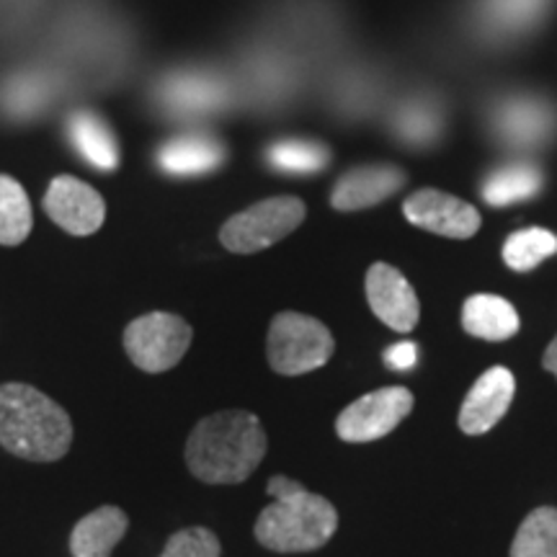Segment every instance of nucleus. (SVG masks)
<instances>
[{
	"label": "nucleus",
	"instance_id": "cd10ccee",
	"mask_svg": "<svg viewBox=\"0 0 557 557\" xmlns=\"http://www.w3.org/2000/svg\"><path fill=\"white\" fill-rule=\"evenodd\" d=\"M542 364H545L547 372H553L555 377H557V336L553 338V344L547 346L545 357H542Z\"/></svg>",
	"mask_w": 557,
	"mask_h": 557
},
{
	"label": "nucleus",
	"instance_id": "f03ea898",
	"mask_svg": "<svg viewBox=\"0 0 557 557\" xmlns=\"http://www.w3.org/2000/svg\"><path fill=\"white\" fill-rule=\"evenodd\" d=\"M274 504L256 519V540L271 553H310L329 545L338 529V511L329 498L310 493L287 475H274L267 485Z\"/></svg>",
	"mask_w": 557,
	"mask_h": 557
},
{
	"label": "nucleus",
	"instance_id": "20e7f679",
	"mask_svg": "<svg viewBox=\"0 0 557 557\" xmlns=\"http://www.w3.org/2000/svg\"><path fill=\"white\" fill-rule=\"evenodd\" d=\"M333 348H336V341L331 331L315 318L287 310L271 320L267 354L276 374L297 377V374L315 372L329 364Z\"/></svg>",
	"mask_w": 557,
	"mask_h": 557
},
{
	"label": "nucleus",
	"instance_id": "4be33fe9",
	"mask_svg": "<svg viewBox=\"0 0 557 557\" xmlns=\"http://www.w3.org/2000/svg\"><path fill=\"white\" fill-rule=\"evenodd\" d=\"M557 253V238L545 227H527L508 235L504 246V261L513 271L537 269L547 256Z\"/></svg>",
	"mask_w": 557,
	"mask_h": 557
},
{
	"label": "nucleus",
	"instance_id": "9b49d317",
	"mask_svg": "<svg viewBox=\"0 0 557 557\" xmlns=\"http://www.w3.org/2000/svg\"><path fill=\"white\" fill-rule=\"evenodd\" d=\"M513 393H517L513 374L506 367H491L480 374L459 408V429L468 436L487 434L511 408Z\"/></svg>",
	"mask_w": 557,
	"mask_h": 557
},
{
	"label": "nucleus",
	"instance_id": "6ab92c4d",
	"mask_svg": "<svg viewBox=\"0 0 557 557\" xmlns=\"http://www.w3.org/2000/svg\"><path fill=\"white\" fill-rule=\"evenodd\" d=\"M32 233V205L16 178L0 176V246H18Z\"/></svg>",
	"mask_w": 557,
	"mask_h": 557
},
{
	"label": "nucleus",
	"instance_id": "f8f14e48",
	"mask_svg": "<svg viewBox=\"0 0 557 557\" xmlns=\"http://www.w3.org/2000/svg\"><path fill=\"white\" fill-rule=\"evenodd\" d=\"M406 184V173L395 165H361L344 173L331 194V205L338 212H357L380 205Z\"/></svg>",
	"mask_w": 557,
	"mask_h": 557
},
{
	"label": "nucleus",
	"instance_id": "393cba45",
	"mask_svg": "<svg viewBox=\"0 0 557 557\" xmlns=\"http://www.w3.org/2000/svg\"><path fill=\"white\" fill-rule=\"evenodd\" d=\"M220 553L222 545L212 529L189 527L171 534L169 545H165L160 557H220Z\"/></svg>",
	"mask_w": 557,
	"mask_h": 557
},
{
	"label": "nucleus",
	"instance_id": "dca6fc26",
	"mask_svg": "<svg viewBox=\"0 0 557 557\" xmlns=\"http://www.w3.org/2000/svg\"><path fill=\"white\" fill-rule=\"evenodd\" d=\"M67 135L78 156L94 169L114 171L120 165V143L101 116L90 114V111H78V114L70 116Z\"/></svg>",
	"mask_w": 557,
	"mask_h": 557
},
{
	"label": "nucleus",
	"instance_id": "4468645a",
	"mask_svg": "<svg viewBox=\"0 0 557 557\" xmlns=\"http://www.w3.org/2000/svg\"><path fill=\"white\" fill-rule=\"evenodd\" d=\"M225 160V148L214 137L186 135L158 150V165L171 176H201Z\"/></svg>",
	"mask_w": 557,
	"mask_h": 557
},
{
	"label": "nucleus",
	"instance_id": "423d86ee",
	"mask_svg": "<svg viewBox=\"0 0 557 557\" xmlns=\"http://www.w3.org/2000/svg\"><path fill=\"white\" fill-rule=\"evenodd\" d=\"M191 325L173 312H148L124 331V348L143 372H169L191 346Z\"/></svg>",
	"mask_w": 557,
	"mask_h": 557
},
{
	"label": "nucleus",
	"instance_id": "b1692460",
	"mask_svg": "<svg viewBox=\"0 0 557 557\" xmlns=\"http://www.w3.org/2000/svg\"><path fill=\"white\" fill-rule=\"evenodd\" d=\"M549 0H485V13L500 29L519 32L542 16Z\"/></svg>",
	"mask_w": 557,
	"mask_h": 557
},
{
	"label": "nucleus",
	"instance_id": "5701e85b",
	"mask_svg": "<svg viewBox=\"0 0 557 557\" xmlns=\"http://www.w3.org/2000/svg\"><path fill=\"white\" fill-rule=\"evenodd\" d=\"M329 158V148L312 139H278L267 150L271 169L284 173H315L325 169Z\"/></svg>",
	"mask_w": 557,
	"mask_h": 557
},
{
	"label": "nucleus",
	"instance_id": "ddd939ff",
	"mask_svg": "<svg viewBox=\"0 0 557 557\" xmlns=\"http://www.w3.org/2000/svg\"><path fill=\"white\" fill-rule=\"evenodd\" d=\"M129 519L122 508L101 506L83 517L70 534L73 557H111V549L127 534Z\"/></svg>",
	"mask_w": 557,
	"mask_h": 557
},
{
	"label": "nucleus",
	"instance_id": "aec40b11",
	"mask_svg": "<svg viewBox=\"0 0 557 557\" xmlns=\"http://www.w3.org/2000/svg\"><path fill=\"white\" fill-rule=\"evenodd\" d=\"M511 557H557V508H534L521 521L511 545Z\"/></svg>",
	"mask_w": 557,
	"mask_h": 557
},
{
	"label": "nucleus",
	"instance_id": "f3484780",
	"mask_svg": "<svg viewBox=\"0 0 557 557\" xmlns=\"http://www.w3.org/2000/svg\"><path fill=\"white\" fill-rule=\"evenodd\" d=\"M498 129L513 145H537L555 127V114L537 99H513L498 109Z\"/></svg>",
	"mask_w": 557,
	"mask_h": 557
},
{
	"label": "nucleus",
	"instance_id": "a211bd4d",
	"mask_svg": "<svg viewBox=\"0 0 557 557\" xmlns=\"http://www.w3.org/2000/svg\"><path fill=\"white\" fill-rule=\"evenodd\" d=\"M540 189H542L540 169H534V165L529 163H517L493 173V176L485 181L483 197L487 205L493 207H508L513 205V201L532 199L534 194H540Z\"/></svg>",
	"mask_w": 557,
	"mask_h": 557
},
{
	"label": "nucleus",
	"instance_id": "bb28decb",
	"mask_svg": "<svg viewBox=\"0 0 557 557\" xmlns=\"http://www.w3.org/2000/svg\"><path fill=\"white\" fill-rule=\"evenodd\" d=\"M387 367L398 369V372H406V369H413L418 361V346L410 344V341H403V344H395L387 348L385 354Z\"/></svg>",
	"mask_w": 557,
	"mask_h": 557
},
{
	"label": "nucleus",
	"instance_id": "a878e982",
	"mask_svg": "<svg viewBox=\"0 0 557 557\" xmlns=\"http://www.w3.org/2000/svg\"><path fill=\"white\" fill-rule=\"evenodd\" d=\"M436 120L431 116L429 109H418V107H410L406 114L400 116V132L406 135L408 139H416V143H423V139H429L434 135V124Z\"/></svg>",
	"mask_w": 557,
	"mask_h": 557
},
{
	"label": "nucleus",
	"instance_id": "39448f33",
	"mask_svg": "<svg viewBox=\"0 0 557 557\" xmlns=\"http://www.w3.org/2000/svg\"><path fill=\"white\" fill-rule=\"evenodd\" d=\"M305 201L297 197H274L259 205L248 207L246 212H238L230 218L220 230L222 246L233 253H259L287 238L289 233L302 225Z\"/></svg>",
	"mask_w": 557,
	"mask_h": 557
},
{
	"label": "nucleus",
	"instance_id": "6e6552de",
	"mask_svg": "<svg viewBox=\"0 0 557 557\" xmlns=\"http://www.w3.org/2000/svg\"><path fill=\"white\" fill-rule=\"evenodd\" d=\"M403 212L410 225L444 238H472L480 230V212L468 201L436 189H421L406 199Z\"/></svg>",
	"mask_w": 557,
	"mask_h": 557
},
{
	"label": "nucleus",
	"instance_id": "f257e3e1",
	"mask_svg": "<svg viewBox=\"0 0 557 557\" xmlns=\"http://www.w3.org/2000/svg\"><path fill=\"white\" fill-rule=\"evenodd\" d=\"M269 438L259 416L220 410L194 426L186 442V465L201 483L235 485L253 475L267 457Z\"/></svg>",
	"mask_w": 557,
	"mask_h": 557
},
{
	"label": "nucleus",
	"instance_id": "412c9836",
	"mask_svg": "<svg viewBox=\"0 0 557 557\" xmlns=\"http://www.w3.org/2000/svg\"><path fill=\"white\" fill-rule=\"evenodd\" d=\"M163 96L171 107L181 111H209L220 107L225 99V86L220 81L207 78V75L184 73L178 78H171Z\"/></svg>",
	"mask_w": 557,
	"mask_h": 557
},
{
	"label": "nucleus",
	"instance_id": "2eb2a0df",
	"mask_svg": "<svg viewBox=\"0 0 557 557\" xmlns=\"http://www.w3.org/2000/svg\"><path fill=\"white\" fill-rule=\"evenodd\" d=\"M519 312L498 295H475L462 308V329L483 341H508L519 333Z\"/></svg>",
	"mask_w": 557,
	"mask_h": 557
},
{
	"label": "nucleus",
	"instance_id": "1a4fd4ad",
	"mask_svg": "<svg viewBox=\"0 0 557 557\" xmlns=\"http://www.w3.org/2000/svg\"><path fill=\"white\" fill-rule=\"evenodd\" d=\"M47 214L70 235H94L107 218L101 194L75 176H58L45 197Z\"/></svg>",
	"mask_w": 557,
	"mask_h": 557
},
{
	"label": "nucleus",
	"instance_id": "7ed1b4c3",
	"mask_svg": "<svg viewBox=\"0 0 557 557\" xmlns=\"http://www.w3.org/2000/svg\"><path fill=\"white\" fill-rule=\"evenodd\" d=\"M0 444L21 459L54 462L73 444V421L41 389L9 382L0 385Z\"/></svg>",
	"mask_w": 557,
	"mask_h": 557
},
{
	"label": "nucleus",
	"instance_id": "0eeeda50",
	"mask_svg": "<svg viewBox=\"0 0 557 557\" xmlns=\"http://www.w3.org/2000/svg\"><path fill=\"white\" fill-rule=\"evenodd\" d=\"M413 393L408 387H380L354 400L336 418V434L344 442L364 444L393 434L398 423L413 410Z\"/></svg>",
	"mask_w": 557,
	"mask_h": 557
},
{
	"label": "nucleus",
	"instance_id": "9d476101",
	"mask_svg": "<svg viewBox=\"0 0 557 557\" xmlns=\"http://www.w3.org/2000/svg\"><path fill=\"white\" fill-rule=\"evenodd\" d=\"M369 308L393 331L408 333L418 325L421 305H418L413 284L389 263H374L367 271Z\"/></svg>",
	"mask_w": 557,
	"mask_h": 557
}]
</instances>
